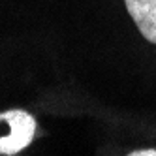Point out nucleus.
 Segmentation results:
<instances>
[{"label":"nucleus","mask_w":156,"mask_h":156,"mask_svg":"<svg viewBox=\"0 0 156 156\" xmlns=\"http://www.w3.org/2000/svg\"><path fill=\"white\" fill-rule=\"evenodd\" d=\"M38 122L25 109L0 111V154L13 156L34 141Z\"/></svg>","instance_id":"1"},{"label":"nucleus","mask_w":156,"mask_h":156,"mask_svg":"<svg viewBox=\"0 0 156 156\" xmlns=\"http://www.w3.org/2000/svg\"><path fill=\"white\" fill-rule=\"evenodd\" d=\"M139 34L156 45V0H124Z\"/></svg>","instance_id":"2"},{"label":"nucleus","mask_w":156,"mask_h":156,"mask_svg":"<svg viewBox=\"0 0 156 156\" xmlns=\"http://www.w3.org/2000/svg\"><path fill=\"white\" fill-rule=\"evenodd\" d=\"M130 156H156V149H139L130 152Z\"/></svg>","instance_id":"3"}]
</instances>
